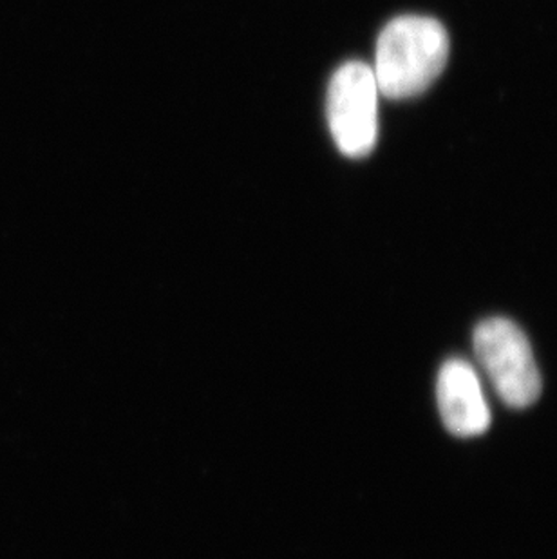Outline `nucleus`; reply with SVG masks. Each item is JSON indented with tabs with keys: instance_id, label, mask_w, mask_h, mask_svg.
Listing matches in <instances>:
<instances>
[{
	"instance_id": "20e7f679",
	"label": "nucleus",
	"mask_w": 557,
	"mask_h": 559,
	"mask_svg": "<svg viewBox=\"0 0 557 559\" xmlns=\"http://www.w3.org/2000/svg\"><path fill=\"white\" fill-rule=\"evenodd\" d=\"M437 399L449 433L471 438L489 429V404L478 374L467 360H447L438 374Z\"/></svg>"
},
{
	"instance_id": "f03ea898",
	"label": "nucleus",
	"mask_w": 557,
	"mask_h": 559,
	"mask_svg": "<svg viewBox=\"0 0 557 559\" xmlns=\"http://www.w3.org/2000/svg\"><path fill=\"white\" fill-rule=\"evenodd\" d=\"M473 344L482 370L507 406L523 409L540 399L542 374L520 326L503 317H490L474 330Z\"/></svg>"
},
{
	"instance_id": "f257e3e1",
	"label": "nucleus",
	"mask_w": 557,
	"mask_h": 559,
	"mask_svg": "<svg viewBox=\"0 0 557 559\" xmlns=\"http://www.w3.org/2000/svg\"><path fill=\"white\" fill-rule=\"evenodd\" d=\"M449 59V35L431 16H396L380 33L375 79L380 95L402 100L420 95Z\"/></svg>"
},
{
	"instance_id": "7ed1b4c3",
	"label": "nucleus",
	"mask_w": 557,
	"mask_h": 559,
	"mask_svg": "<svg viewBox=\"0 0 557 559\" xmlns=\"http://www.w3.org/2000/svg\"><path fill=\"white\" fill-rule=\"evenodd\" d=\"M380 90L374 68L347 62L336 69L328 87V126L336 147L349 158L368 156L379 138Z\"/></svg>"
}]
</instances>
